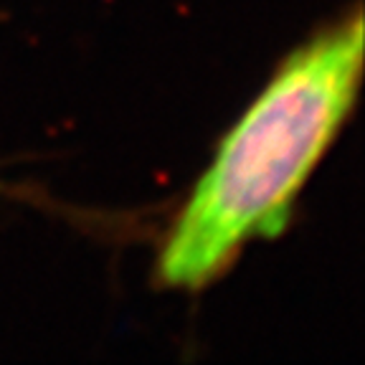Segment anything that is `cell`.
I'll return each mask as SVG.
<instances>
[{
  "label": "cell",
  "instance_id": "1",
  "mask_svg": "<svg viewBox=\"0 0 365 365\" xmlns=\"http://www.w3.org/2000/svg\"><path fill=\"white\" fill-rule=\"evenodd\" d=\"M363 43L355 11L282 63L173 223L158 262L163 284L200 289L249 241L284 231L297 193L355 104Z\"/></svg>",
  "mask_w": 365,
  "mask_h": 365
}]
</instances>
